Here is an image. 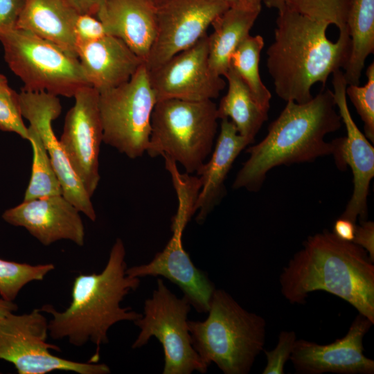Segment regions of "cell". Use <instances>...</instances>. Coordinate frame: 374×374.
<instances>
[{"instance_id": "6da1fadb", "label": "cell", "mask_w": 374, "mask_h": 374, "mask_svg": "<svg viewBox=\"0 0 374 374\" xmlns=\"http://www.w3.org/2000/svg\"><path fill=\"white\" fill-rule=\"evenodd\" d=\"M341 125L333 93L329 88L323 87L305 103L287 101L270 124L265 137L247 148L249 157L236 175L233 188L256 192L271 169L310 162L328 155H333L339 168L343 138L330 142L324 138Z\"/></svg>"}, {"instance_id": "2e32d148", "label": "cell", "mask_w": 374, "mask_h": 374, "mask_svg": "<svg viewBox=\"0 0 374 374\" xmlns=\"http://www.w3.org/2000/svg\"><path fill=\"white\" fill-rule=\"evenodd\" d=\"M333 96L346 136L343 138L339 169L349 166L353 175V191L340 217L356 223L367 218V198L370 184L374 177V148L359 130L348 109L346 89L348 85L344 72L339 69L332 74Z\"/></svg>"}, {"instance_id": "ba28073f", "label": "cell", "mask_w": 374, "mask_h": 374, "mask_svg": "<svg viewBox=\"0 0 374 374\" xmlns=\"http://www.w3.org/2000/svg\"><path fill=\"white\" fill-rule=\"evenodd\" d=\"M157 102L145 62L126 82L99 92L103 142L130 159L142 156L149 147Z\"/></svg>"}, {"instance_id": "7402d4cb", "label": "cell", "mask_w": 374, "mask_h": 374, "mask_svg": "<svg viewBox=\"0 0 374 374\" xmlns=\"http://www.w3.org/2000/svg\"><path fill=\"white\" fill-rule=\"evenodd\" d=\"M79 13L69 0H26L17 23L78 57L74 25Z\"/></svg>"}, {"instance_id": "74e56055", "label": "cell", "mask_w": 374, "mask_h": 374, "mask_svg": "<svg viewBox=\"0 0 374 374\" xmlns=\"http://www.w3.org/2000/svg\"><path fill=\"white\" fill-rule=\"evenodd\" d=\"M229 8L260 11L263 0H224Z\"/></svg>"}, {"instance_id": "3957f363", "label": "cell", "mask_w": 374, "mask_h": 374, "mask_svg": "<svg viewBox=\"0 0 374 374\" xmlns=\"http://www.w3.org/2000/svg\"><path fill=\"white\" fill-rule=\"evenodd\" d=\"M266 66L276 93L282 100L310 101L314 84H325L330 75L346 66L350 49L347 28L336 42L326 35L328 22L285 8L278 12Z\"/></svg>"}, {"instance_id": "83f0119b", "label": "cell", "mask_w": 374, "mask_h": 374, "mask_svg": "<svg viewBox=\"0 0 374 374\" xmlns=\"http://www.w3.org/2000/svg\"><path fill=\"white\" fill-rule=\"evenodd\" d=\"M53 264L31 265L0 258V295L14 301L20 290L33 280H42L53 270Z\"/></svg>"}, {"instance_id": "30bf717a", "label": "cell", "mask_w": 374, "mask_h": 374, "mask_svg": "<svg viewBox=\"0 0 374 374\" xmlns=\"http://www.w3.org/2000/svg\"><path fill=\"white\" fill-rule=\"evenodd\" d=\"M41 310L20 315L10 313L0 319V359L12 363L19 374H45L54 371L79 374H108L105 364L79 362L53 355L60 351L47 342L48 328Z\"/></svg>"}, {"instance_id": "7c38bea8", "label": "cell", "mask_w": 374, "mask_h": 374, "mask_svg": "<svg viewBox=\"0 0 374 374\" xmlns=\"http://www.w3.org/2000/svg\"><path fill=\"white\" fill-rule=\"evenodd\" d=\"M67 112L60 143L74 172L91 197L100 181L99 152L103 127L99 92L91 86L80 88Z\"/></svg>"}, {"instance_id": "d4e9b609", "label": "cell", "mask_w": 374, "mask_h": 374, "mask_svg": "<svg viewBox=\"0 0 374 374\" xmlns=\"http://www.w3.org/2000/svg\"><path fill=\"white\" fill-rule=\"evenodd\" d=\"M346 26L350 49L343 72L348 85H357L365 62L374 52V0H349Z\"/></svg>"}, {"instance_id": "8fae6325", "label": "cell", "mask_w": 374, "mask_h": 374, "mask_svg": "<svg viewBox=\"0 0 374 374\" xmlns=\"http://www.w3.org/2000/svg\"><path fill=\"white\" fill-rule=\"evenodd\" d=\"M229 8L224 0H168L157 7V33L145 62L152 70L191 47Z\"/></svg>"}, {"instance_id": "d6986e66", "label": "cell", "mask_w": 374, "mask_h": 374, "mask_svg": "<svg viewBox=\"0 0 374 374\" xmlns=\"http://www.w3.org/2000/svg\"><path fill=\"white\" fill-rule=\"evenodd\" d=\"M77 54L88 83L98 92L126 82L144 63L124 42L109 35L78 46Z\"/></svg>"}, {"instance_id": "f35d334b", "label": "cell", "mask_w": 374, "mask_h": 374, "mask_svg": "<svg viewBox=\"0 0 374 374\" xmlns=\"http://www.w3.org/2000/svg\"><path fill=\"white\" fill-rule=\"evenodd\" d=\"M17 308L18 307L14 301L0 299V319L7 314L15 312Z\"/></svg>"}, {"instance_id": "52a82bcc", "label": "cell", "mask_w": 374, "mask_h": 374, "mask_svg": "<svg viewBox=\"0 0 374 374\" xmlns=\"http://www.w3.org/2000/svg\"><path fill=\"white\" fill-rule=\"evenodd\" d=\"M0 42L6 62L24 83L22 90L71 98L90 86L78 57L28 30L0 33Z\"/></svg>"}, {"instance_id": "484cf974", "label": "cell", "mask_w": 374, "mask_h": 374, "mask_svg": "<svg viewBox=\"0 0 374 374\" xmlns=\"http://www.w3.org/2000/svg\"><path fill=\"white\" fill-rule=\"evenodd\" d=\"M264 47L261 35H249L232 54L230 66L246 84L259 106L268 112L271 95L259 72L260 55Z\"/></svg>"}, {"instance_id": "cb8c5ba5", "label": "cell", "mask_w": 374, "mask_h": 374, "mask_svg": "<svg viewBox=\"0 0 374 374\" xmlns=\"http://www.w3.org/2000/svg\"><path fill=\"white\" fill-rule=\"evenodd\" d=\"M228 90L217 107L219 119L228 118L240 135L253 143L257 133L267 120L268 112L262 109L250 90L233 68L224 75Z\"/></svg>"}, {"instance_id": "e575fe53", "label": "cell", "mask_w": 374, "mask_h": 374, "mask_svg": "<svg viewBox=\"0 0 374 374\" xmlns=\"http://www.w3.org/2000/svg\"><path fill=\"white\" fill-rule=\"evenodd\" d=\"M360 246L368 253L374 261V223L372 221H362L355 225V235L352 241Z\"/></svg>"}, {"instance_id": "9a60e30c", "label": "cell", "mask_w": 374, "mask_h": 374, "mask_svg": "<svg viewBox=\"0 0 374 374\" xmlns=\"http://www.w3.org/2000/svg\"><path fill=\"white\" fill-rule=\"evenodd\" d=\"M373 324L358 314L346 335L332 343L322 345L296 339L290 357L296 373L373 374L374 361L363 353V339Z\"/></svg>"}, {"instance_id": "ab89813d", "label": "cell", "mask_w": 374, "mask_h": 374, "mask_svg": "<svg viewBox=\"0 0 374 374\" xmlns=\"http://www.w3.org/2000/svg\"><path fill=\"white\" fill-rule=\"evenodd\" d=\"M263 3L269 8L278 10V12L285 8V0H263Z\"/></svg>"}, {"instance_id": "4dcf8cb0", "label": "cell", "mask_w": 374, "mask_h": 374, "mask_svg": "<svg viewBox=\"0 0 374 374\" xmlns=\"http://www.w3.org/2000/svg\"><path fill=\"white\" fill-rule=\"evenodd\" d=\"M0 130L14 132L29 139L28 129L21 113L19 95L8 84L0 85Z\"/></svg>"}, {"instance_id": "603a6c76", "label": "cell", "mask_w": 374, "mask_h": 374, "mask_svg": "<svg viewBox=\"0 0 374 374\" xmlns=\"http://www.w3.org/2000/svg\"><path fill=\"white\" fill-rule=\"evenodd\" d=\"M260 12L229 8L213 20L208 48L209 66L215 73L224 76L232 54L249 35Z\"/></svg>"}, {"instance_id": "4316f807", "label": "cell", "mask_w": 374, "mask_h": 374, "mask_svg": "<svg viewBox=\"0 0 374 374\" xmlns=\"http://www.w3.org/2000/svg\"><path fill=\"white\" fill-rule=\"evenodd\" d=\"M33 148V164L24 200L62 195V188L47 150L37 131L28 127Z\"/></svg>"}, {"instance_id": "8d00e7d4", "label": "cell", "mask_w": 374, "mask_h": 374, "mask_svg": "<svg viewBox=\"0 0 374 374\" xmlns=\"http://www.w3.org/2000/svg\"><path fill=\"white\" fill-rule=\"evenodd\" d=\"M79 14H89L96 17L106 0H69Z\"/></svg>"}, {"instance_id": "d590c367", "label": "cell", "mask_w": 374, "mask_h": 374, "mask_svg": "<svg viewBox=\"0 0 374 374\" xmlns=\"http://www.w3.org/2000/svg\"><path fill=\"white\" fill-rule=\"evenodd\" d=\"M356 223L350 220L339 217L336 220L333 227V233L339 239L352 242L355 230Z\"/></svg>"}, {"instance_id": "ac0fdd59", "label": "cell", "mask_w": 374, "mask_h": 374, "mask_svg": "<svg viewBox=\"0 0 374 374\" xmlns=\"http://www.w3.org/2000/svg\"><path fill=\"white\" fill-rule=\"evenodd\" d=\"M184 228L171 226L172 236L165 248L145 265L127 268L132 277L163 276L176 284L198 312H208L215 290L206 274L197 268L184 248Z\"/></svg>"}, {"instance_id": "d6a6232c", "label": "cell", "mask_w": 374, "mask_h": 374, "mask_svg": "<svg viewBox=\"0 0 374 374\" xmlns=\"http://www.w3.org/2000/svg\"><path fill=\"white\" fill-rule=\"evenodd\" d=\"M106 35L103 24L96 16L78 15L74 25L76 50L78 46L97 40Z\"/></svg>"}, {"instance_id": "f1b7e54d", "label": "cell", "mask_w": 374, "mask_h": 374, "mask_svg": "<svg viewBox=\"0 0 374 374\" xmlns=\"http://www.w3.org/2000/svg\"><path fill=\"white\" fill-rule=\"evenodd\" d=\"M349 0H285V8L335 25L339 31L346 26Z\"/></svg>"}, {"instance_id": "5b68a950", "label": "cell", "mask_w": 374, "mask_h": 374, "mask_svg": "<svg viewBox=\"0 0 374 374\" xmlns=\"http://www.w3.org/2000/svg\"><path fill=\"white\" fill-rule=\"evenodd\" d=\"M204 321H188L192 345L202 361L224 374H247L263 350L266 321L244 309L229 293L215 289Z\"/></svg>"}, {"instance_id": "44dd1931", "label": "cell", "mask_w": 374, "mask_h": 374, "mask_svg": "<svg viewBox=\"0 0 374 374\" xmlns=\"http://www.w3.org/2000/svg\"><path fill=\"white\" fill-rule=\"evenodd\" d=\"M220 132L210 159L197 172L201 188L195 204L196 221L204 222L223 193L224 182L234 161L251 143L228 118L221 119Z\"/></svg>"}, {"instance_id": "8992f818", "label": "cell", "mask_w": 374, "mask_h": 374, "mask_svg": "<svg viewBox=\"0 0 374 374\" xmlns=\"http://www.w3.org/2000/svg\"><path fill=\"white\" fill-rule=\"evenodd\" d=\"M217 107L213 100L157 101L146 152L152 157H170L188 174L197 172L213 150L219 119Z\"/></svg>"}, {"instance_id": "b9f144b4", "label": "cell", "mask_w": 374, "mask_h": 374, "mask_svg": "<svg viewBox=\"0 0 374 374\" xmlns=\"http://www.w3.org/2000/svg\"><path fill=\"white\" fill-rule=\"evenodd\" d=\"M6 84H8L7 78L3 74L0 73V85Z\"/></svg>"}, {"instance_id": "4fadbf2b", "label": "cell", "mask_w": 374, "mask_h": 374, "mask_svg": "<svg viewBox=\"0 0 374 374\" xmlns=\"http://www.w3.org/2000/svg\"><path fill=\"white\" fill-rule=\"evenodd\" d=\"M148 74L157 101L213 100L226 85L209 66L207 34L191 47L148 70Z\"/></svg>"}, {"instance_id": "9c48e42d", "label": "cell", "mask_w": 374, "mask_h": 374, "mask_svg": "<svg viewBox=\"0 0 374 374\" xmlns=\"http://www.w3.org/2000/svg\"><path fill=\"white\" fill-rule=\"evenodd\" d=\"M157 282L152 296L145 301L144 314L134 321L141 330L132 348H141L154 337L163 349V374L205 373L208 366L194 349L188 328L190 303L173 294L162 279Z\"/></svg>"}, {"instance_id": "60d3db41", "label": "cell", "mask_w": 374, "mask_h": 374, "mask_svg": "<svg viewBox=\"0 0 374 374\" xmlns=\"http://www.w3.org/2000/svg\"><path fill=\"white\" fill-rule=\"evenodd\" d=\"M156 7H159L165 3L168 0H150Z\"/></svg>"}, {"instance_id": "e0dca14e", "label": "cell", "mask_w": 374, "mask_h": 374, "mask_svg": "<svg viewBox=\"0 0 374 374\" xmlns=\"http://www.w3.org/2000/svg\"><path fill=\"white\" fill-rule=\"evenodd\" d=\"M80 211L62 195L30 200L6 210L7 223L26 229L45 246L69 240L78 246L84 243V228Z\"/></svg>"}, {"instance_id": "7a4b0ae2", "label": "cell", "mask_w": 374, "mask_h": 374, "mask_svg": "<svg viewBox=\"0 0 374 374\" xmlns=\"http://www.w3.org/2000/svg\"><path fill=\"white\" fill-rule=\"evenodd\" d=\"M280 276L281 293L303 304L321 290L348 302L374 323V265L367 251L325 230L310 236Z\"/></svg>"}, {"instance_id": "277c9868", "label": "cell", "mask_w": 374, "mask_h": 374, "mask_svg": "<svg viewBox=\"0 0 374 374\" xmlns=\"http://www.w3.org/2000/svg\"><path fill=\"white\" fill-rule=\"evenodd\" d=\"M125 249L121 238L114 242L104 269L99 274H80L73 282L71 303L64 312L44 305L42 312L53 318L48 324L54 339L67 338L75 346L88 341L96 345V353L88 361L96 363L102 344L109 342L107 332L122 321H135L143 314L130 308H121V302L139 286V278L126 274Z\"/></svg>"}, {"instance_id": "836d02e7", "label": "cell", "mask_w": 374, "mask_h": 374, "mask_svg": "<svg viewBox=\"0 0 374 374\" xmlns=\"http://www.w3.org/2000/svg\"><path fill=\"white\" fill-rule=\"evenodd\" d=\"M26 0H0V33L16 28Z\"/></svg>"}, {"instance_id": "ffe728a7", "label": "cell", "mask_w": 374, "mask_h": 374, "mask_svg": "<svg viewBox=\"0 0 374 374\" xmlns=\"http://www.w3.org/2000/svg\"><path fill=\"white\" fill-rule=\"evenodd\" d=\"M96 17L107 35L121 39L145 62L157 33V7L150 0H106Z\"/></svg>"}, {"instance_id": "5bb4252c", "label": "cell", "mask_w": 374, "mask_h": 374, "mask_svg": "<svg viewBox=\"0 0 374 374\" xmlns=\"http://www.w3.org/2000/svg\"><path fill=\"white\" fill-rule=\"evenodd\" d=\"M18 95L21 115L41 137L61 184L62 195L80 213L95 221L96 214L91 197L71 168L53 130L52 123L62 112L60 98L46 91H27L22 89Z\"/></svg>"}, {"instance_id": "f546056e", "label": "cell", "mask_w": 374, "mask_h": 374, "mask_svg": "<svg viewBox=\"0 0 374 374\" xmlns=\"http://www.w3.org/2000/svg\"><path fill=\"white\" fill-rule=\"evenodd\" d=\"M366 83L363 86L348 84L346 89L349 98L364 123V135L374 142V63L366 68Z\"/></svg>"}, {"instance_id": "1f68e13d", "label": "cell", "mask_w": 374, "mask_h": 374, "mask_svg": "<svg viewBox=\"0 0 374 374\" xmlns=\"http://www.w3.org/2000/svg\"><path fill=\"white\" fill-rule=\"evenodd\" d=\"M296 340L294 331H282L275 348L265 351L267 364L262 374H283L286 362L290 359Z\"/></svg>"}]
</instances>
